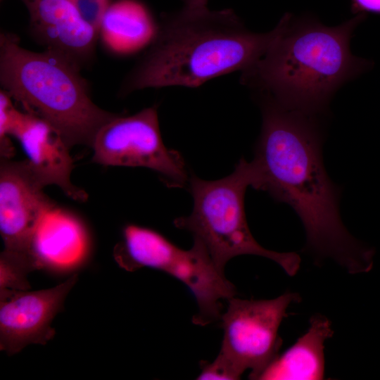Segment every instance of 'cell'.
<instances>
[{
    "label": "cell",
    "mask_w": 380,
    "mask_h": 380,
    "mask_svg": "<svg viewBox=\"0 0 380 380\" xmlns=\"http://www.w3.org/2000/svg\"><path fill=\"white\" fill-rule=\"evenodd\" d=\"M259 101L262 124L252 160L253 188L294 210L304 226L307 248L314 254L334 259L351 274L369 271L374 252L353 238L341 221L338 190L323 164L315 115Z\"/></svg>",
    "instance_id": "obj_1"
},
{
    "label": "cell",
    "mask_w": 380,
    "mask_h": 380,
    "mask_svg": "<svg viewBox=\"0 0 380 380\" xmlns=\"http://www.w3.org/2000/svg\"><path fill=\"white\" fill-rule=\"evenodd\" d=\"M365 18L358 13L327 26L309 16L284 14L263 56L241 72V83L258 99L308 115L321 113L340 87L370 65L354 56L350 46Z\"/></svg>",
    "instance_id": "obj_2"
},
{
    "label": "cell",
    "mask_w": 380,
    "mask_h": 380,
    "mask_svg": "<svg viewBox=\"0 0 380 380\" xmlns=\"http://www.w3.org/2000/svg\"><path fill=\"white\" fill-rule=\"evenodd\" d=\"M275 34L248 30L230 8L184 7L162 16L149 47L124 80L120 92L146 88L197 87L247 69Z\"/></svg>",
    "instance_id": "obj_3"
},
{
    "label": "cell",
    "mask_w": 380,
    "mask_h": 380,
    "mask_svg": "<svg viewBox=\"0 0 380 380\" xmlns=\"http://www.w3.org/2000/svg\"><path fill=\"white\" fill-rule=\"evenodd\" d=\"M80 70L56 53L28 50L15 34L1 33V89L57 129L70 147H91L100 128L117 114L93 102Z\"/></svg>",
    "instance_id": "obj_4"
},
{
    "label": "cell",
    "mask_w": 380,
    "mask_h": 380,
    "mask_svg": "<svg viewBox=\"0 0 380 380\" xmlns=\"http://www.w3.org/2000/svg\"><path fill=\"white\" fill-rule=\"evenodd\" d=\"M255 180L253 162L243 158L233 172L219 179L205 180L191 174L188 183L194 200L192 211L187 216L176 218L174 225L189 232L194 241L203 246L222 272L232 258L254 255L274 261L293 276L299 269V255L263 248L249 229L244 197L247 187H253Z\"/></svg>",
    "instance_id": "obj_5"
},
{
    "label": "cell",
    "mask_w": 380,
    "mask_h": 380,
    "mask_svg": "<svg viewBox=\"0 0 380 380\" xmlns=\"http://www.w3.org/2000/svg\"><path fill=\"white\" fill-rule=\"evenodd\" d=\"M114 254L119 265L127 271L151 267L184 284L198 306L192 319L196 324L205 326L220 319L222 301L236 294L235 286L196 241L190 249L184 250L159 232L132 224L123 229L122 241Z\"/></svg>",
    "instance_id": "obj_6"
},
{
    "label": "cell",
    "mask_w": 380,
    "mask_h": 380,
    "mask_svg": "<svg viewBox=\"0 0 380 380\" xmlns=\"http://www.w3.org/2000/svg\"><path fill=\"white\" fill-rule=\"evenodd\" d=\"M300 298L297 293H285L270 300H228L220 317L221 349L213 362L202 367L197 379H239L247 369L249 379H259L279 355L278 331L288 307Z\"/></svg>",
    "instance_id": "obj_7"
},
{
    "label": "cell",
    "mask_w": 380,
    "mask_h": 380,
    "mask_svg": "<svg viewBox=\"0 0 380 380\" xmlns=\"http://www.w3.org/2000/svg\"><path fill=\"white\" fill-rule=\"evenodd\" d=\"M91 148L96 163L148 168L171 187H182L189 181L183 157L163 141L156 106L132 115H116L98 131Z\"/></svg>",
    "instance_id": "obj_8"
},
{
    "label": "cell",
    "mask_w": 380,
    "mask_h": 380,
    "mask_svg": "<svg viewBox=\"0 0 380 380\" xmlns=\"http://www.w3.org/2000/svg\"><path fill=\"white\" fill-rule=\"evenodd\" d=\"M45 186L26 160L1 159L0 233L4 251L34 263L30 253L34 232L43 216L56 206L44 193Z\"/></svg>",
    "instance_id": "obj_9"
},
{
    "label": "cell",
    "mask_w": 380,
    "mask_h": 380,
    "mask_svg": "<svg viewBox=\"0 0 380 380\" xmlns=\"http://www.w3.org/2000/svg\"><path fill=\"white\" fill-rule=\"evenodd\" d=\"M77 281L75 274L51 289L0 294V348L13 355L30 344H46L55 330L51 322Z\"/></svg>",
    "instance_id": "obj_10"
},
{
    "label": "cell",
    "mask_w": 380,
    "mask_h": 380,
    "mask_svg": "<svg viewBox=\"0 0 380 380\" xmlns=\"http://www.w3.org/2000/svg\"><path fill=\"white\" fill-rule=\"evenodd\" d=\"M20 1L28 11L32 34L46 50L80 68L92 59L99 34L70 0Z\"/></svg>",
    "instance_id": "obj_11"
},
{
    "label": "cell",
    "mask_w": 380,
    "mask_h": 380,
    "mask_svg": "<svg viewBox=\"0 0 380 380\" xmlns=\"http://www.w3.org/2000/svg\"><path fill=\"white\" fill-rule=\"evenodd\" d=\"M11 136L20 142L29 166L45 186L56 185L75 201L87 200V193L71 181L70 147L57 129L45 120L18 110Z\"/></svg>",
    "instance_id": "obj_12"
},
{
    "label": "cell",
    "mask_w": 380,
    "mask_h": 380,
    "mask_svg": "<svg viewBox=\"0 0 380 380\" xmlns=\"http://www.w3.org/2000/svg\"><path fill=\"white\" fill-rule=\"evenodd\" d=\"M88 248L87 234L80 220L55 206L39 222L30 253L38 270H68L84 260Z\"/></svg>",
    "instance_id": "obj_13"
},
{
    "label": "cell",
    "mask_w": 380,
    "mask_h": 380,
    "mask_svg": "<svg viewBox=\"0 0 380 380\" xmlns=\"http://www.w3.org/2000/svg\"><path fill=\"white\" fill-rule=\"evenodd\" d=\"M333 334L324 316L313 315L310 327L271 363L259 379L317 380L324 377V343Z\"/></svg>",
    "instance_id": "obj_14"
},
{
    "label": "cell",
    "mask_w": 380,
    "mask_h": 380,
    "mask_svg": "<svg viewBox=\"0 0 380 380\" xmlns=\"http://www.w3.org/2000/svg\"><path fill=\"white\" fill-rule=\"evenodd\" d=\"M156 29L141 4L135 0H118L106 10L99 34L109 49L125 53L149 44Z\"/></svg>",
    "instance_id": "obj_15"
},
{
    "label": "cell",
    "mask_w": 380,
    "mask_h": 380,
    "mask_svg": "<svg viewBox=\"0 0 380 380\" xmlns=\"http://www.w3.org/2000/svg\"><path fill=\"white\" fill-rule=\"evenodd\" d=\"M35 270L32 261L3 251L0 256V294L28 291L30 285L27 277Z\"/></svg>",
    "instance_id": "obj_16"
},
{
    "label": "cell",
    "mask_w": 380,
    "mask_h": 380,
    "mask_svg": "<svg viewBox=\"0 0 380 380\" xmlns=\"http://www.w3.org/2000/svg\"><path fill=\"white\" fill-rule=\"evenodd\" d=\"M18 110L13 99L4 90L0 91V156L1 159H11L15 148L9 139L11 131Z\"/></svg>",
    "instance_id": "obj_17"
},
{
    "label": "cell",
    "mask_w": 380,
    "mask_h": 380,
    "mask_svg": "<svg viewBox=\"0 0 380 380\" xmlns=\"http://www.w3.org/2000/svg\"><path fill=\"white\" fill-rule=\"evenodd\" d=\"M81 16L99 34L103 17L111 0H70Z\"/></svg>",
    "instance_id": "obj_18"
},
{
    "label": "cell",
    "mask_w": 380,
    "mask_h": 380,
    "mask_svg": "<svg viewBox=\"0 0 380 380\" xmlns=\"http://www.w3.org/2000/svg\"><path fill=\"white\" fill-rule=\"evenodd\" d=\"M351 10L355 14L364 12L380 14V0H352Z\"/></svg>",
    "instance_id": "obj_19"
},
{
    "label": "cell",
    "mask_w": 380,
    "mask_h": 380,
    "mask_svg": "<svg viewBox=\"0 0 380 380\" xmlns=\"http://www.w3.org/2000/svg\"><path fill=\"white\" fill-rule=\"evenodd\" d=\"M208 0H184V5L189 7L207 6Z\"/></svg>",
    "instance_id": "obj_20"
}]
</instances>
